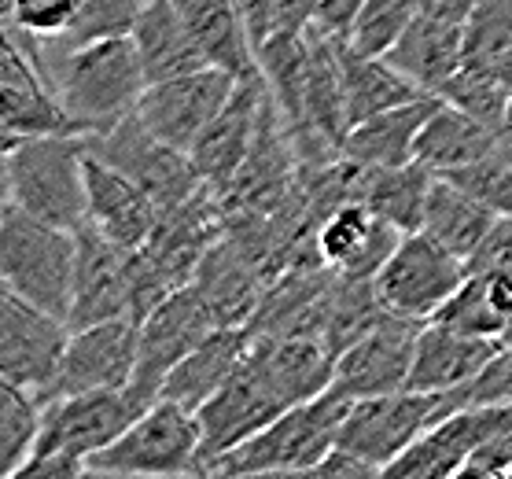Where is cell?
I'll return each mask as SVG.
<instances>
[{
    "instance_id": "obj_1",
    "label": "cell",
    "mask_w": 512,
    "mask_h": 479,
    "mask_svg": "<svg viewBox=\"0 0 512 479\" xmlns=\"http://www.w3.org/2000/svg\"><path fill=\"white\" fill-rule=\"evenodd\" d=\"M89 137L82 133H37L4 137V185L19 211L41 222L82 229L89 222V188H85Z\"/></svg>"
},
{
    "instance_id": "obj_2",
    "label": "cell",
    "mask_w": 512,
    "mask_h": 479,
    "mask_svg": "<svg viewBox=\"0 0 512 479\" xmlns=\"http://www.w3.org/2000/svg\"><path fill=\"white\" fill-rule=\"evenodd\" d=\"M52 78L59 104L85 137L111 133L118 122L137 115L140 96L148 89L137 45L129 34L67 45Z\"/></svg>"
},
{
    "instance_id": "obj_3",
    "label": "cell",
    "mask_w": 512,
    "mask_h": 479,
    "mask_svg": "<svg viewBox=\"0 0 512 479\" xmlns=\"http://www.w3.org/2000/svg\"><path fill=\"white\" fill-rule=\"evenodd\" d=\"M350 402L354 398L339 387H328L325 395L288 406L247 443L210 461L207 476H310V468L336 446Z\"/></svg>"
},
{
    "instance_id": "obj_4",
    "label": "cell",
    "mask_w": 512,
    "mask_h": 479,
    "mask_svg": "<svg viewBox=\"0 0 512 479\" xmlns=\"http://www.w3.org/2000/svg\"><path fill=\"white\" fill-rule=\"evenodd\" d=\"M74 273H78V233L41 222L34 214L19 211L15 203H4V214H0V281L4 288L23 295L26 303L70 321Z\"/></svg>"
},
{
    "instance_id": "obj_5",
    "label": "cell",
    "mask_w": 512,
    "mask_h": 479,
    "mask_svg": "<svg viewBox=\"0 0 512 479\" xmlns=\"http://www.w3.org/2000/svg\"><path fill=\"white\" fill-rule=\"evenodd\" d=\"M89 476H203V432L192 409L159 398L118 435L89 457Z\"/></svg>"
},
{
    "instance_id": "obj_6",
    "label": "cell",
    "mask_w": 512,
    "mask_h": 479,
    "mask_svg": "<svg viewBox=\"0 0 512 479\" xmlns=\"http://www.w3.org/2000/svg\"><path fill=\"white\" fill-rule=\"evenodd\" d=\"M461 406H465V387H454V391H413V387H402V391H391V395L354 398L347 417H343L336 446L358 454L361 461L380 468V476H384V468L398 454H406L420 435L431 432L443 417H450Z\"/></svg>"
},
{
    "instance_id": "obj_7",
    "label": "cell",
    "mask_w": 512,
    "mask_h": 479,
    "mask_svg": "<svg viewBox=\"0 0 512 479\" xmlns=\"http://www.w3.org/2000/svg\"><path fill=\"white\" fill-rule=\"evenodd\" d=\"M468 262L454 255L446 244L424 229L406 233L376 273V295L380 303L398 317H413V321H431L439 314L450 295L468 281Z\"/></svg>"
},
{
    "instance_id": "obj_8",
    "label": "cell",
    "mask_w": 512,
    "mask_h": 479,
    "mask_svg": "<svg viewBox=\"0 0 512 479\" xmlns=\"http://www.w3.org/2000/svg\"><path fill=\"white\" fill-rule=\"evenodd\" d=\"M0 122L4 137H37V133H82L63 111L56 78L41 52V37L23 34L15 23L4 26V59H0ZM85 137V133H82Z\"/></svg>"
},
{
    "instance_id": "obj_9",
    "label": "cell",
    "mask_w": 512,
    "mask_h": 479,
    "mask_svg": "<svg viewBox=\"0 0 512 479\" xmlns=\"http://www.w3.org/2000/svg\"><path fill=\"white\" fill-rule=\"evenodd\" d=\"M288 406L291 402L284 398L277 380L269 376L255 347H247L236 373L196 409L199 432H203V476H207L210 461H218L222 454L247 443L266 424L277 421Z\"/></svg>"
},
{
    "instance_id": "obj_10",
    "label": "cell",
    "mask_w": 512,
    "mask_h": 479,
    "mask_svg": "<svg viewBox=\"0 0 512 479\" xmlns=\"http://www.w3.org/2000/svg\"><path fill=\"white\" fill-rule=\"evenodd\" d=\"M89 152L100 155L104 163L118 166L126 177H133L155 199L159 211L181 207L196 192L207 188L196 159L188 152H181V148H170L166 141H159L137 115L118 122L111 133L89 137Z\"/></svg>"
},
{
    "instance_id": "obj_11",
    "label": "cell",
    "mask_w": 512,
    "mask_h": 479,
    "mask_svg": "<svg viewBox=\"0 0 512 479\" xmlns=\"http://www.w3.org/2000/svg\"><path fill=\"white\" fill-rule=\"evenodd\" d=\"M214 328L218 325L210 321L207 306H203L192 284L177 288L170 299H163L140 321L137 373L126 387V395L137 402L140 413L163 398V384L166 376L174 373V365L196 347L199 339H207Z\"/></svg>"
},
{
    "instance_id": "obj_12",
    "label": "cell",
    "mask_w": 512,
    "mask_h": 479,
    "mask_svg": "<svg viewBox=\"0 0 512 479\" xmlns=\"http://www.w3.org/2000/svg\"><path fill=\"white\" fill-rule=\"evenodd\" d=\"M70 321L0 288V380L45 395L70 343Z\"/></svg>"
},
{
    "instance_id": "obj_13",
    "label": "cell",
    "mask_w": 512,
    "mask_h": 479,
    "mask_svg": "<svg viewBox=\"0 0 512 479\" xmlns=\"http://www.w3.org/2000/svg\"><path fill=\"white\" fill-rule=\"evenodd\" d=\"M236 85H240V78L233 71L210 63V67H199L192 74L170 78V82L148 85L137 104V118L170 148L192 152L203 137V129L229 104Z\"/></svg>"
},
{
    "instance_id": "obj_14",
    "label": "cell",
    "mask_w": 512,
    "mask_h": 479,
    "mask_svg": "<svg viewBox=\"0 0 512 479\" xmlns=\"http://www.w3.org/2000/svg\"><path fill=\"white\" fill-rule=\"evenodd\" d=\"M137 351V317H111V321L74 328L56 380L41 395V402H52V398L63 395H82V391H126L133 373H137Z\"/></svg>"
},
{
    "instance_id": "obj_15",
    "label": "cell",
    "mask_w": 512,
    "mask_h": 479,
    "mask_svg": "<svg viewBox=\"0 0 512 479\" xmlns=\"http://www.w3.org/2000/svg\"><path fill=\"white\" fill-rule=\"evenodd\" d=\"M512 428V402L505 406H461L450 417L424 432L406 454H398L384 468V476L402 479H450L461 476V468L479 446L498 432Z\"/></svg>"
},
{
    "instance_id": "obj_16",
    "label": "cell",
    "mask_w": 512,
    "mask_h": 479,
    "mask_svg": "<svg viewBox=\"0 0 512 479\" xmlns=\"http://www.w3.org/2000/svg\"><path fill=\"white\" fill-rule=\"evenodd\" d=\"M424 321L387 314L369 332H361L336 362V384L347 398H373L391 395L409 387L413 373V354Z\"/></svg>"
},
{
    "instance_id": "obj_17",
    "label": "cell",
    "mask_w": 512,
    "mask_h": 479,
    "mask_svg": "<svg viewBox=\"0 0 512 479\" xmlns=\"http://www.w3.org/2000/svg\"><path fill=\"white\" fill-rule=\"evenodd\" d=\"M140 417L137 402L126 391H82L45 402V421L37 435L34 454H74L89 457L111 446L129 424Z\"/></svg>"
},
{
    "instance_id": "obj_18",
    "label": "cell",
    "mask_w": 512,
    "mask_h": 479,
    "mask_svg": "<svg viewBox=\"0 0 512 479\" xmlns=\"http://www.w3.org/2000/svg\"><path fill=\"white\" fill-rule=\"evenodd\" d=\"M402 236V229L376 218L361 199H343L317 225L314 255L339 281H376Z\"/></svg>"
},
{
    "instance_id": "obj_19",
    "label": "cell",
    "mask_w": 512,
    "mask_h": 479,
    "mask_svg": "<svg viewBox=\"0 0 512 479\" xmlns=\"http://www.w3.org/2000/svg\"><path fill=\"white\" fill-rule=\"evenodd\" d=\"M266 96H269V85L262 74L244 78V82L236 85V93L229 96V104L214 115V122H210L207 129H203V137L196 141V148L188 152L196 159L203 181H207L214 192H225V188L236 181V174L244 170L247 155L255 148L258 126H262Z\"/></svg>"
},
{
    "instance_id": "obj_20",
    "label": "cell",
    "mask_w": 512,
    "mask_h": 479,
    "mask_svg": "<svg viewBox=\"0 0 512 479\" xmlns=\"http://www.w3.org/2000/svg\"><path fill=\"white\" fill-rule=\"evenodd\" d=\"M74 233H78V273H74L70 328L129 317V251L107 240L93 222H85Z\"/></svg>"
},
{
    "instance_id": "obj_21",
    "label": "cell",
    "mask_w": 512,
    "mask_h": 479,
    "mask_svg": "<svg viewBox=\"0 0 512 479\" xmlns=\"http://www.w3.org/2000/svg\"><path fill=\"white\" fill-rule=\"evenodd\" d=\"M85 188H89V222L115 240L122 251H140L152 240L159 207L144 188L126 177L118 166L104 163L89 152L85 159Z\"/></svg>"
},
{
    "instance_id": "obj_22",
    "label": "cell",
    "mask_w": 512,
    "mask_h": 479,
    "mask_svg": "<svg viewBox=\"0 0 512 479\" xmlns=\"http://www.w3.org/2000/svg\"><path fill=\"white\" fill-rule=\"evenodd\" d=\"M258 262L247 255L240 244H229V240H218L210 247L203 262H199L196 277H192V288L207 306L210 321L218 328L229 325H251L262 295H266V284L258 273Z\"/></svg>"
},
{
    "instance_id": "obj_23",
    "label": "cell",
    "mask_w": 512,
    "mask_h": 479,
    "mask_svg": "<svg viewBox=\"0 0 512 479\" xmlns=\"http://www.w3.org/2000/svg\"><path fill=\"white\" fill-rule=\"evenodd\" d=\"M251 347L291 406L325 395L328 387L336 384L339 354L332 351V343L321 332H306V328L269 332V336L251 339Z\"/></svg>"
},
{
    "instance_id": "obj_24",
    "label": "cell",
    "mask_w": 512,
    "mask_h": 479,
    "mask_svg": "<svg viewBox=\"0 0 512 479\" xmlns=\"http://www.w3.org/2000/svg\"><path fill=\"white\" fill-rule=\"evenodd\" d=\"M505 339L472 336L446 321H424L417 336V354H413V373L409 387L413 391H454L465 387L483 365L494 358Z\"/></svg>"
},
{
    "instance_id": "obj_25",
    "label": "cell",
    "mask_w": 512,
    "mask_h": 479,
    "mask_svg": "<svg viewBox=\"0 0 512 479\" xmlns=\"http://www.w3.org/2000/svg\"><path fill=\"white\" fill-rule=\"evenodd\" d=\"M350 163V159H347ZM435 170L413 159L402 166H354L350 163V196L361 199L376 218L391 222L402 233H417L424 225Z\"/></svg>"
},
{
    "instance_id": "obj_26",
    "label": "cell",
    "mask_w": 512,
    "mask_h": 479,
    "mask_svg": "<svg viewBox=\"0 0 512 479\" xmlns=\"http://www.w3.org/2000/svg\"><path fill=\"white\" fill-rule=\"evenodd\" d=\"M129 37L137 45L140 67H144L148 85L170 82V78L192 74L199 67H210V59L203 56L199 41L188 30L177 0H148Z\"/></svg>"
},
{
    "instance_id": "obj_27",
    "label": "cell",
    "mask_w": 512,
    "mask_h": 479,
    "mask_svg": "<svg viewBox=\"0 0 512 479\" xmlns=\"http://www.w3.org/2000/svg\"><path fill=\"white\" fill-rule=\"evenodd\" d=\"M384 59L409 74L424 93L439 96L465 63V26L420 12Z\"/></svg>"
},
{
    "instance_id": "obj_28",
    "label": "cell",
    "mask_w": 512,
    "mask_h": 479,
    "mask_svg": "<svg viewBox=\"0 0 512 479\" xmlns=\"http://www.w3.org/2000/svg\"><path fill=\"white\" fill-rule=\"evenodd\" d=\"M251 339L255 336H251L247 325L214 328L207 339H199L196 347L174 365V373L166 376V384H163V398L181 402L185 409L196 413V409L236 373V365L244 362Z\"/></svg>"
},
{
    "instance_id": "obj_29",
    "label": "cell",
    "mask_w": 512,
    "mask_h": 479,
    "mask_svg": "<svg viewBox=\"0 0 512 479\" xmlns=\"http://www.w3.org/2000/svg\"><path fill=\"white\" fill-rule=\"evenodd\" d=\"M332 41H336L339 71H343L350 129L376 115H384L391 107H402L409 100L424 96V89L409 74L398 71L395 63H387L384 56H365V52L350 45L347 37H332Z\"/></svg>"
},
{
    "instance_id": "obj_30",
    "label": "cell",
    "mask_w": 512,
    "mask_h": 479,
    "mask_svg": "<svg viewBox=\"0 0 512 479\" xmlns=\"http://www.w3.org/2000/svg\"><path fill=\"white\" fill-rule=\"evenodd\" d=\"M443 104V96L424 93L417 100H409L402 107H391L384 115L369 118L347 133V141L339 148L343 159H350L354 166H402L413 163V148L424 122L431 118V111Z\"/></svg>"
},
{
    "instance_id": "obj_31",
    "label": "cell",
    "mask_w": 512,
    "mask_h": 479,
    "mask_svg": "<svg viewBox=\"0 0 512 479\" xmlns=\"http://www.w3.org/2000/svg\"><path fill=\"white\" fill-rule=\"evenodd\" d=\"M177 8L185 15V23L192 30V37L199 41V48H203V56L214 67L233 71L240 82L262 74L258 71L255 45H251V34H247L236 0H177Z\"/></svg>"
},
{
    "instance_id": "obj_32",
    "label": "cell",
    "mask_w": 512,
    "mask_h": 479,
    "mask_svg": "<svg viewBox=\"0 0 512 479\" xmlns=\"http://www.w3.org/2000/svg\"><path fill=\"white\" fill-rule=\"evenodd\" d=\"M498 144H501L498 129L483 126L479 118H472L468 111L443 100V104L431 111L424 129H420L413 159H420L435 174H454L461 166L476 163L487 152H494Z\"/></svg>"
},
{
    "instance_id": "obj_33",
    "label": "cell",
    "mask_w": 512,
    "mask_h": 479,
    "mask_svg": "<svg viewBox=\"0 0 512 479\" xmlns=\"http://www.w3.org/2000/svg\"><path fill=\"white\" fill-rule=\"evenodd\" d=\"M306 115L321 141L339 152L350 133L347 93H343V71H339L336 41L321 30H306Z\"/></svg>"
},
{
    "instance_id": "obj_34",
    "label": "cell",
    "mask_w": 512,
    "mask_h": 479,
    "mask_svg": "<svg viewBox=\"0 0 512 479\" xmlns=\"http://www.w3.org/2000/svg\"><path fill=\"white\" fill-rule=\"evenodd\" d=\"M498 225V214L490 211L487 203H479L472 192L454 185L450 177H435L428 196V211H424V233L435 236L439 244H446L454 255L465 262L479 255V247L487 244L490 229Z\"/></svg>"
},
{
    "instance_id": "obj_35",
    "label": "cell",
    "mask_w": 512,
    "mask_h": 479,
    "mask_svg": "<svg viewBox=\"0 0 512 479\" xmlns=\"http://www.w3.org/2000/svg\"><path fill=\"white\" fill-rule=\"evenodd\" d=\"M41 421L45 402L12 380H0V479H15V472L34 457Z\"/></svg>"
},
{
    "instance_id": "obj_36",
    "label": "cell",
    "mask_w": 512,
    "mask_h": 479,
    "mask_svg": "<svg viewBox=\"0 0 512 479\" xmlns=\"http://www.w3.org/2000/svg\"><path fill=\"white\" fill-rule=\"evenodd\" d=\"M439 96H443L446 104H454L461 111H468L472 118H479L483 126L498 129V133L505 126V118H509L512 104V93L505 89L498 71L483 67V63H461V71L443 85Z\"/></svg>"
},
{
    "instance_id": "obj_37",
    "label": "cell",
    "mask_w": 512,
    "mask_h": 479,
    "mask_svg": "<svg viewBox=\"0 0 512 479\" xmlns=\"http://www.w3.org/2000/svg\"><path fill=\"white\" fill-rule=\"evenodd\" d=\"M431 321H446V325L461 328V332H472V336H490V339H509L512 321L501 314L494 299L487 292V277L483 273H468V281L450 295V303L431 317Z\"/></svg>"
},
{
    "instance_id": "obj_38",
    "label": "cell",
    "mask_w": 512,
    "mask_h": 479,
    "mask_svg": "<svg viewBox=\"0 0 512 479\" xmlns=\"http://www.w3.org/2000/svg\"><path fill=\"white\" fill-rule=\"evenodd\" d=\"M417 15L420 0H365V8H361L347 41L365 56H387Z\"/></svg>"
},
{
    "instance_id": "obj_39",
    "label": "cell",
    "mask_w": 512,
    "mask_h": 479,
    "mask_svg": "<svg viewBox=\"0 0 512 479\" xmlns=\"http://www.w3.org/2000/svg\"><path fill=\"white\" fill-rule=\"evenodd\" d=\"M512 48V0H476L465 23V63L494 67Z\"/></svg>"
},
{
    "instance_id": "obj_40",
    "label": "cell",
    "mask_w": 512,
    "mask_h": 479,
    "mask_svg": "<svg viewBox=\"0 0 512 479\" xmlns=\"http://www.w3.org/2000/svg\"><path fill=\"white\" fill-rule=\"evenodd\" d=\"M443 177H450L454 185L472 192L479 203H487L498 218H512V152H505L501 144L494 152L483 155V159H476V163H468Z\"/></svg>"
},
{
    "instance_id": "obj_41",
    "label": "cell",
    "mask_w": 512,
    "mask_h": 479,
    "mask_svg": "<svg viewBox=\"0 0 512 479\" xmlns=\"http://www.w3.org/2000/svg\"><path fill=\"white\" fill-rule=\"evenodd\" d=\"M148 0H82L78 19L67 30V45H85L96 37H118L133 34L140 12H144Z\"/></svg>"
},
{
    "instance_id": "obj_42",
    "label": "cell",
    "mask_w": 512,
    "mask_h": 479,
    "mask_svg": "<svg viewBox=\"0 0 512 479\" xmlns=\"http://www.w3.org/2000/svg\"><path fill=\"white\" fill-rule=\"evenodd\" d=\"M82 0H8V23H15L30 37H67L78 19Z\"/></svg>"
},
{
    "instance_id": "obj_43",
    "label": "cell",
    "mask_w": 512,
    "mask_h": 479,
    "mask_svg": "<svg viewBox=\"0 0 512 479\" xmlns=\"http://www.w3.org/2000/svg\"><path fill=\"white\" fill-rule=\"evenodd\" d=\"M512 402V339L465 384V406H505Z\"/></svg>"
},
{
    "instance_id": "obj_44",
    "label": "cell",
    "mask_w": 512,
    "mask_h": 479,
    "mask_svg": "<svg viewBox=\"0 0 512 479\" xmlns=\"http://www.w3.org/2000/svg\"><path fill=\"white\" fill-rule=\"evenodd\" d=\"M461 476L468 479H512V428L498 432L468 457Z\"/></svg>"
},
{
    "instance_id": "obj_45",
    "label": "cell",
    "mask_w": 512,
    "mask_h": 479,
    "mask_svg": "<svg viewBox=\"0 0 512 479\" xmlns=\"http://www.w3.org/2000/svg\"><path fill=\"white\" fill-rule=\"evenodd\" d=\"M78 476H89V461L74 454H59V450L34 454L15 472V479H78Z\"/></svg>"
},
{
    "instance_id": "obj_46",
    "label": "cell",
    "mask_w": 512,
    "mask_h": 479,
    "mask_svg": "<svg viewBox=\"0 0 512 479\" xmlns=\"http://www.w3.org/2000/svg\"><path fill=\"white\" fill-rule=\"evenodd\" d=\"M361 8H365V0H317L314 30H321L325 37H350Z\"/></svg>"
},
{
    "instance_id": "obj_47",
    "label": "cell",
    "mask_w": 512,
    "mask_h": 479,
    "mask_svg": "<svg viewBox=\"0 0 512 479\" xmlns=\"http://www.w3.org/2000/svg\"><path fill=\"white\" fill-rule=\"evenodd\" d=\"M240 4V15H244V26L251 34V45H262L273 34H280V15H277V0H236Z\"/></svg>"
},
{
    "instance_id": "obj_48",
    "label": "cell",
    "mask_w": 512,
    "mask_h": 479,
    "mask_svg": "<svg viewBox=\"0 0 512 479\" xmlns=\"http://www.w3.org/2000/svg\"><path fill=\"white\" fill-rule=\"evenodd\" d=\"M310 476H380V468H373L369 461H361L358 454H350L343 446H332L314 468H310Z\"/></svg>"
},
{
    "instance_id": "obj_49",
    "label": "cell",
    "mask_w": 512,
    "mask_h": 479,
    "mask_svg": "<svg viewBox=\"0 0 512 479\" xmlns=\"http://www.w3.org/2000/svg\"><path fill=\"white\" fill-rule=\"evenodd\" d=\"M314 4L317 0H277L280 34H306L314 26Z\"/></svg>"
},
{
    "instance_id": "obj_50",
    "label": "cell",
    "mask_w": 512,
    "mask_h": 479,
    "mask_svg": "<svg viewBox=\"0 0 512 479\" xmlns=\"http://www.w3.org/2000/svg\"><path fill=\"white\" fill-rule=\"evenodd\" d=\"M472 4L476 0H420V12L424 15H435V19H450V23H468V15H472Z\"/></svg>"
},
{
    "instance_id": "obj_51",
    "label": "cell",
    "mask_w": 512,
    "mask_h": 479,
    "mask_svg": "<svg viewBox=\"0 0 512 479\" xmlns=\"http://www.w3.org/2000/svg\"><path fill=\"white\" fill-rule=\"evenodd\" d=\"M494 71H498V78L505 82V89L512 93V48L498 59V63H494Z\"/></svg>"
},
{
    "instance_id": "obj_52",
    "label": "cell",
    "mask_w": 512,
    "mask_h": 479,
    "mask_svg": "<svg viewBox=\"0 0 512 479\" xmlns=\"http://www.w3.org/2000/svg\"><path fill=\"white\" fill-rule=\"evenodd\" d=\"M509 339H512V332H509Z\"/></svg>"
}]
</instances>
